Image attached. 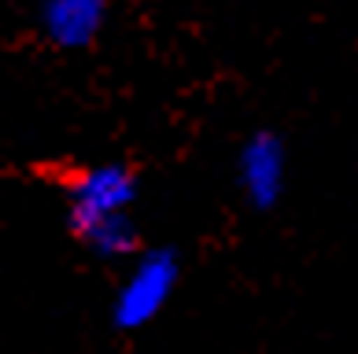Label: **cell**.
I'll return each mask as SVG.
<instances>
[{"mask_svg":"<svg viewBox=\"0 0 358 354\" xmlns=\"http://www.w3.org/2000/svg\"><path fill=\"white\" fill-rule=\"evenodd\" d=\"M103 22V4L100 0H52L41 11L45 34L63 48L89 45Z\"/></svg>","mask_w":358,"mask_h":354,"instance_id":"277c9868","label":"cell"},{"mask_svg":"<svg viewBox=\"0 0 358 354\" xmlns=\"http://www.w3.org/2000/svg\"><path fill=\"white\" fill-rule=\"evenodd\" d=\"M241 185L255 207H273L285 189V144L273 133H255L241 155Z\"/></svg>","mask_w":358,"mask_h":354,"instance_id":"3957f363","label":"cell"},{"mask_svg":"<svg viewBox=\"0 0 358 354\" xmlns=\"http://www.w3.org/2000/svg\"><path fill=\"white\" fill-rule=\"evenodd\" d=\"M174 281H178V258L170 251H152L137 262V270L129 273V281L122 284L118 292V303H115V321L122 329H137V325L152 321L163 303L174 292Z\"/></svg>","mask_w":358,"mask_h":354,"instance_id":"7a4b0ae2","label":"cell"},{"mask_svg":"<svg viewBox=\"0 0 358 354\" xmlns=\"http://www.w3.org/2000/svg\"><path fill=\"white\" fill-rule=\"evenodd\" d=\"M78 236H82V240L92 247V251H100V255H108V258L129 255V251L137 247V229H134V221H129L126 214L103 218V221H96V226L82 229Z\"/></svg>","mask_w":358,"mask_h":354,"instance_id":"5b68a950","label":"cell"},{"mask_svg":"<svg viewBox=\"0 0 358 354\" xmlns=\"http://www.w3.org/2000/svg\"><path fill=\"white\" fill-rule=\"evenodd\" d=\"M137 196V181L126 166L108 163V166H89L71 181V226L82 233L96 226L103 218L126 214V207Z\"/></svg>","mask_w":358,"mask_h":354,"instance_id":"6da1fadb","label":"cell"}]
</instances>
